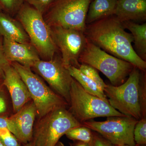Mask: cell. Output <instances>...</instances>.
<instances>
[{"instance_id": "obj_9", "label": "cell", "mask_w": 146, "mask_h": 146, "mask_svg": "<svg viewBox=\"0 0 146 146\" xmlns=\"http://www.w3.org/2000/svg\"><path fill=\"white\" fill-rule=\"evenodd\" d=\"M138 121L127 116H112L108 117L104 121L91 119L82 124L99 133L115 145L134 146L136 144L133 138V131Z\"/></svg>"}, {"instance_id": "obj_19", "label": "cell", "mask_w": 146, "mask_h": 146, "mask_svg": "<svg viewBox=\"0 0 146 146\" xmlns=\"http://www.w3.org/2000/svg\"><path fill=\"white\" fill-rule=\"evenodd\" d=\"M67 68L72 77L81 85L86 92L108 102L104 91L100 89L96 82L82 72L79 69L72 66Z\"/></svg>"}, {"instance_id": "obj_25", "label": "cell", "mask_w": 146, "mask_h": 146, "mask_svg": "<svg viewBox=\"0 0 146 146\" xmlns=\"http://www.w3.org/2000/svg\"><path fill=\"white\" fill-rule=\"evenodd\" d=\"M24 0H0V5L2 8L11 14L18 12L24 4Z\"/></svg>"}, {"instance_id": "obj_23", "label": "cell", "mask_w": 146, "mask_h": 146, "mask_svg": "<svg viewBox=\"0 0 146 146\" xmlns=\"http://www.w3.org/2000/svg\"><path fill=\"white\" fill-rule=\"evenodd\" d=\"M145 72L142 71L139 83V101L141 106L142 118L146 117V84Z\"/></svg>"}, {"instance_id": "obj_3", "label": "cell", "mask_w": 146, "mask_h": 146, "mask_svg": "<svg viewBox=\"0 0 146 146\" xmlns=\"http://www.w3.org/2000/svg\"><path fill=\"white\" fill-rule=\"evenodd\" d=\"M82 125L66 107L59 108L39 118L29 143L33 146H55L68 131Z\"/></svg>"}, {"instance_id": "obj_27", "label": "cell", "mask_w": 146, "mask_h": 146, "mask_svg": "<svg viewBox=\"0 0 146 146\" xmlns=\"http://www.w3.org/2000/svg\"><path fill=\"white\" fill-rule=\"evenodd\" d=\"M89 146H117L115 145L97 132H93V138Z\"/></svg>"}, {"instance_id": "obj_16", "label": "cell", "mask_w": 146, "mask_h": 146, "mask_svg": "<svg viewBox=\"0 0 146 146\" xmlns=\"http://www.w3.org/2000/svg\"><path fill=\"white\" fill-rule=\"evenodd\" d=\"M0 35L3 38L21 43H30L28 36L19 21L0 11Z\"/></svg>"}, {"instance_id": "obj_22", "label": "cell", "mask_w": 146, "mask_h": 146, "mask_svg": "<svg viewBox=\"0 0 146 146\" xmlns=\"http://www.w3.org/2000/svg\"><path fill=\"white\" fill-rule=\"evenodd\" d=\"M133 138L136 145L146 144V117L141 118L136 123L133 131Z\"/></svg>"}, {"instance_id": "obj_14", "label": "cell", "mask_w": 146, "mask_h": 146, "mask_svg": "<svg viewBox=\"0 0 146 146\" xmlns=\"http://www.w3.org/2000/svg\"><path fill=\"white\" fill-rule=\"evenodd\" d=\"M3 49L6 59L10 63L16 62L31 68L41 59L31 43H18L3 38Z\"/></svg>"}, {"instance_id": "obj_18", "label": "cell", "mask_w": 146, "mask_h": 146, "mask_svg": "<svg viewBox=\"0 0 146 146\" xmlns=\"http://www.w3.org/2000/svg\"><path fill=\"white\" fill-rule=\"evenodd\" d=\"M125 29L128 30L133 37V49L138 56L146 61V23H138L132 21L122 23Z\"/></svg>"}, {"instance_id": "obj_13", "label": "cell", "mask_w": 146, "mask_h": 146, "mask_svg": "<svg viewBox=\"0 0 146 146\" xmlns=\"http://www.w3.org/2000/svg\"><path fill=\"white\" fill-rule=\"evenodd\" d=\"M36 116V107L31 101L9 117L15 126V136L23 145L29 143L31 141Z\"/></svg>"}, {"instance_id": "obj_4", "label": "cell", "mask_w": 146, "mask_h": 146, "mask_svg": "<svg viewBox=\"0 0 146 146\" xmlns=\"http://www.w3.org/2000/svg\"><path fill=\"white\" fill-rule=\"evenodd\" d=\"M79 62L100 71L115 86L123 83L135 67L129 62L106 52L88 40Z\"/></svg>"}, {"instance_id": "obj_31", "label": "cell", "mask_w": 146, "mask_h": 146, "mask_svg": "<svg viewBox=\"0 0 146 146\" xmlns=\"http://www.w3.org/2000/svg\"><path fill=\"white\" fill-rule=\"evenodd\" d=\"M73 146H89V144L80 142V141H78L76 143L74 144Z\"/></svg>"}, {"instance_id": "obj_2", "label": "cell", "mask_w": 146, "mask_h": 146, "mask_svg": "<svg viewBox=\"0 0 146 146\" xmlns=\"http://www.w3.org/2000/svg\"><path fill=\"white\" fill-rule=\"evenodd\" d=\"M43 15L28 5L23 4L18 12V21L23 27L32 45L43 60H52L57 48L53 40L50 27Z\"/></svg>"}, {"instance_id": "obj_20", "label": "cell", "mask_w": 146, "mask_h": 146, "mask_svg": "<svg viewBox=\"0 0 146 146\" xmlns=\"http://www.w3.org/2000/svg\"><path fill=\"white\" fill-rule=\"evenodd\" d=\"M67 138L73 141L90 144L93 138V132L91 129L82 125L71 129L65 134Z\"/></svg>"}, {"instance_id": "obj_12", "label": "cell", "mask_w": 146, "mask_h": 146, "mask_svg": "<svg viewBox=\"0 0 146 146\" xmlns=\"http://www.w3.org/2000/svg\"><path fill=\"white\" fill-rule=\"evenodd\" d=\"M3 84L10 94L15 113L32 101L30 94L23 80L16 69L8 63L4 69Z\"/></svg>"}, {"instance_id": "obj_5", "label": "cell", "mask_w": 146, "mask_h": 146, "mask_svg": "<svg viewBox=\"0 0 146 146\" xmlns=\"http://www.w3.org/2000/svg\"><path fill=\"white\" fill-rule=\"evenodd\" d=\"M141 72L134 67L123 83L117 86L106 84L104 90L109 104L114 109L138 120L142 118L139 96Z\"/></svg>"}, {"instance_id": "obj_15", "label": "cell", "mask_w": 146, "mask_h": 146, "mask_svg": "<svg viewBox=\"0 0 146 146\" xmlns=\"http://www.w3.org/2000/svg\"><path fill=\"white\" fill-rule=\"evenodd\" d=\"M114 16L121 23L146 20V0H117Z\"/></svg>"}, {"instance_id": "obj_24", "label": "cell", "mask_w": 146, "mask_h": 146, "mask_svg": "<svg viewBox=\"0 0 146 146\" xmlns=\"http://www.w3.org/2000/svg\"><path fill=\"white\" fill-rule=\"evenodd\" d=\"M0 141L5 146H21L16 136L5 128H0Z\"/></svg>"}, {"instance_id": "obj_30", "label": "cell", "mask_w": 146, "mask_h": 146, "mask_svg": "<svg viewBox=\"0 0 146 146\" xmlns=\"http://www.w3.org/2000/svg\"><path fill=\"white\" fill-rule=\"evenodd\" d=\"M0 94V113H3L6 111L7 104L4 97Z\"/></svg>"}, {"instance_id": "obj_33", "label": "cell", "mask_w": 146, "mask_h": 146, "mask_svg": "<svg viewBox=\"0 0 146 146\" xmlns=\"http://www.w3.org/2000/svg\"><path fill=\"white\" fill-rule=\"evenodd\" d=\"M23 146H33L32 145H31V144L30 143H29L26 144H24L23 145Z\"/></svg>"}, {"instance_id": "obj_21", "label": "cell", "mask_w": 146, "mask_h": 146, "mask_svg": "<svg viewBox=\"0 0 146 146\" xmlns=\"http://www.w3.org/2000/svg\"><path fill=\"white\" fill-rule=\"evenodd\" d=\"M79 69L82 72L96 82L100 89L104 91L106 84L100 76L97 70L90 65L85 64H80Z\"/></svg>"}, {"instance_id": "obj_29", "label": "cell", "mask_w": 146, "mask_h": 146, "mask_svg": "<svg viewBox=\"0 0 146 146\" xmlns=\"http://www.w3.org/2000/svg\"><path fill=\"white\" fill-rule=\"evenodd\" d=\"M10 63L6 59L3 49V40L0 38V79L3 78L4 69L7 63Z\"/></svg>"}, {"instance_id": "obj_7", "label": "cell", "mask_w": 146, "mask_h": 146, "mask_svg": "<svg viewBox=\"0 0 146 146\" xmlns=\"http://www.w3.org/2000/svg\"><path fill=\"white\" fill-rule=\"evenodd\" d=\"M19 73L30 94L39 118L57 108L66 107L68 104L63 98L46 84L31 68L16 62L11 63Z\"/></svg>"}, {"instance_id": "obj_26", "label": "cell", "mask_w": 146, "mask_h": 146, "mask_svg": "<svg viewBox=\"0 0 146 146\" xmlns=\"http://www.w3.org/2000/svg\"><path fill=\"white\" fill-rule=\"evenodd\" d=\"M29 4L39 11L42 15L46 13L54 0H26Z\"/></svg>"}, {"instance_id": "obj_17", "label": "cell", "mask_w": 146, "mask_h": 146, "mask_svg": "<svg viewBox=\"0 0 146 146\" xmlns=\"http://www.w3.org/2000/svg\"><path fill=\"white\" fill-rule=\"evenodd\" d=\"M117 0H92L89 6L86 25L114 15Z\"/></svg>"}, {"instance_id": "obj_32", "label": "cell", "mask_w": 146, "mask_h": 146, "mask_svg": "<svg viewBox=\"0 0 146 146\" xmlns=\"http://www.w3.org/2000/svg\"><path fill=\"white\" fill-rule=\"evenodd\" d=\"M55 146H65V145L62 142L59 141Z\"/></svg>"}, {"instance_id": "obj_10", "label": "cell", "mask_w": 146, "mask_h": 146, "mask_svg": "<svg viewBox=\"0 0 146 146\" xmlns=\"http://www.w3.org/2000/svg\"><path fill=\"white\" fill-rule=\"evenodd\" d=\"M54 42L61 53V59L65 68H79V59L86 46L88 39L84 33L74 29L59 26L50 27Z\"/></svg>"}, {"instance_id": "obj_11", "label": "cell", "mask_w": 146, "mask_h": 146, "mask_svg": "<svg viewBox=\"0 0 146 146\" xmlns=\"http://www.w3.org/2000/svg\"><path fill=\"white\" fill-rule=\"evenodd\" d=\"M32 68L69 105L70 90L73 78L68 69L63 65L61 57L55 56L50 60L40 59L36 61Z\"/></svg>"}, {"instance_id": "obj_34", "label": "cell", "mask_w": 146, "mask_h": 146, "mask_svg": "<svg viewBox=\"0 0 146 146\" xmlns=\"http://www.w3.org/2000/svg\"><path fill=\"white\" fill-rule=\"evenodd\" d=\"M0 146H5L1 141H0Z\"/></svg>"}, {"instance_id": "obj_8", "label": "cell", "mask_w": 146, "mask_h": 146, "mask_svg": "<svg viewBox=\"0 0 146 146\" xmlns=\"http://www.w3.org/2000/svg\"><path fill=\"white\" fill-rule=\"evenodd\" d=\"M92 0H54L44 19L49 27L59 26L84 33L89 6Z\"/></svg>"}, {"instance_id": "obj_36", "label": "cell", "mask_w": 146, "mask_h": 146, "mask_svg": "<svg viewBox=\"0 0 146 146\" xmlns=\"http://www.w3.org/2000/svg\"><path fill=\"white\" fill-rule=\"evenodd\" d=\"M2 7H1V5H0V11H1L2 10Z\"/></svg>"}, {"instance_id": "obj_28", "label": "cell", "mask_w": 146, "mask_h": 146, "mask_svg": "<svg viewBox=\"0 0 146 146\" xmlns=\"http://www.w3.org/2000/svg\"><path fill=\"white\" fill-rule=\"evenodd\" d=\"M0 128L7 129L14 136L16 134L15 126L10 118L5 117H0Z\"/></svg>"}, {"instance_id": "obj_6", "label": "cell", "mask_w": 146, "mask_h": 146, "mask_svg": "<svg viewBox=\"0 0 146 146\" xmlns=\"http://www.w3.org/2000/svg\"><path fill=\"white\" fill-rule=\"evenodd\" d=\"M69 111L80 123L94 118L125 116L108 102L86 92L73 78L70 92Z\"/></svg>"}, {"instance_id": "obj_35", "label": "cell", "mask_w": 146, "mask_h": 146, "mask_svg": "<svg viewBox=\"0 0 146 146\" xmlns=\"http://www.w3.org/2000/svg\"><path fill=\"white\" fill-rule=\"evenodd\" d=\"M129 146V145H123V146ZM138 146V145H135V146Z\"/></svg>"}, {"instance_id": "obj_37", "label": "cell", "mask_w": 146, "mask_h": 146, "mask_svg": "<svg viewBox=\"0 0 146 146\" xmlns=\"http://www.w3.org/2000/svg\"><path fill=\"white\" fill-rule=\"evenodd\" d=\"M138 146H146V145H138Z\"/></svg>"}, {"instance_id": "obj_1", "label": "cell", "mask_w": 146, "mask_h": 146, "mask_svg": "<svg viewBox=\"0 0 146 146\" xmlns=\"http://www.w3.org/2000/svg\"><path fill=\"white\" fill-rule=\"evenodd\" d=\"M84 34L89 42L106 52L145 72L146 62L133 49L132 35L126 31L114 15L86 25Z\"/></svg>"}]
</instances>
